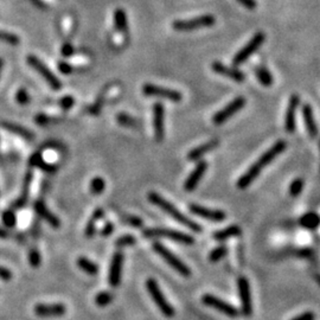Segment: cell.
Here are the masks:
<instances>
[{"instance_id":"cell-1","label":"cell","mask_w":320,"mask_h":320,"mask_svg":"<svg viewBox=\"0 0 320 320\" xmlns=\"http://www.w3.org/2000/svg\"><path fill=\"white\" fill-rule=\"evenodd\" d=\"M287 143L285 140H278L275 144L273 145L269 150H267L261 157L257 159V161L253 166H250L248 171L240 178L237 181V187L239 189H246L247 186H249L250 184L255 180V178L261 173V171L265 169L267 165L272 163L279 154H281L283 151L286 150Z\"/></svg>"},{"instance_id":"cell-2","label":"cell","mask_w":320,"mask_h":320,"mask_svg":"<svg viewBox=\"0 0 320 320\" xmlns=\"http://www.w3.org/2000/svg\"><path fill=\"white\" fill-rule=\"evenodd\" d=\"M148 200H150L152 204H154L156 206L160 207L164 212H166L167 215L172 217L174 221H177L181 226L189 228L190 230H192L194 233H202V227H200L199 224L189 219V217L184 215L183 212H180L172 203H170L169 200H166L164 197H161L159 193L150 192L148 193Z\"/></svg>"},{"instance_id":"cell-3","label":"cell","mask_w":320,"mask_h":320,"mask_svg":"<svg viewBox=\"0 0 320 320\" xmlns=\"http://www.w3.org/2000/svg\"><path fill=\"white\" fill-rule=\"evenodd\" d=\"M143 235L147 239L161 237V239H169L174 242L183 243V245H193L194 239L185 233L178 232V230L167 229V228H147L143 230Z\"/></svg>"},{"instance_id":"cell-4","label":"cell","mask_w":320,"mask_h":320,"mask_svg":"<svg viewBox=\"0 0 320 320\" xmlns=\"http://www.w3.org/2000/svg\"><path fill=\"white\" fill-rule=\"evenodd\" d=\"M145 285H146V289L150 293L152 300L156 303L157 307L160 309V312L163 313V315L166 316V318H172V316H174V314H176L174 308L171 306L169 300L165 298L164 293L161 292L160 287L156 280L152 278L147 279Z\"/></svg>"},{"instance_id":"cell-5","label":"cell","mask_w":320,"mask_h":320,"mask_svg":"<svg viewBox=\"0 0 320 320\" xmlns=\"http://www.w3.org/2000/svg\"><path fill=\"white\" fill-rule=\"evenodd\" d=\"M153 250L156 252L158 255L161 256V259L164 261H166L169 265L172 267L174 270H177L178 273L180 274L184 278H190L191 275V270L189 267H187L185 263H184L179 257H177L174 254L166 248V247L161 245L160 242H154L153 243Z\"/></svg>"},{"instance_id":"cell-6","label":"cell","mask_w":320,"mask_h":320,"mask_svg":"<svg viewBox=\"0 0 320 320\" xmlns=\"http://www.w3.org/2000/svg\"><path fill=\"white\" fill-rule=\"evenodd\" d=\"M216 24V18L212 15H203L199 17L189 19V21H177L174 22L172 26L176 31L187 32L198 30L200 28H209Z\"/></svg>"},{"instance_id":"cell-7","label":"cell","mask_w":320,"mask_h":320,"mask_svg":"<svg viewBox=\"0 0 320 320\" xmlns=\"http://www.w3.org/2000/svg\"><path fill=\"white\" fill-rule=\"evenodd\" d=\"M265 39H266V36L263 32H257V34L254 35V37L247 43L245 47L241 49V50L234 56L233 64L235 65V67H237V65L245 63L250 56L254 55L257 50H259V48L263 44Z\"/></svg>"},{"instance_id":"cell-8","label":"cell","mask_w":320,"mask_h":320,"mask_svg":"<svg viewBox=\"0 0 320 320\" xmlns=\"http://www.w3.org/2000/svg\"><path fill=\"white\" fill-rule=\"evenodd\" d=\"M237 289H239V296L241 301V312L240 314L243 316H252L253 314V300L252 293H250V285L248 279L245 276H241L237 280Z\"/></svg>"},{"instance_id":"cell-9","label":"cell","mask_w":320,"mask_h":320,"mask_svg":"<svg viewBox=\"0 0 320 320\" xmlns=\"http://www.w3.org/2000/svg\"><path fill=\"white\" fill-rule=\"evenodd\" d=\"M28 63L31 65L35 70H37L39 74L42 75V77L48 82L49 85L54 89V90H59L62 88L61 81L56 77L54 72L49 69L38 57H36L34 55H30L28 57Z\"/></svg>"},{"instance_id":"cell-10","label":"cell","mask_w":320,"mask_h":320,"mask_svg":"<svg viewBox=\"0 0 320 320\" xmlns=\"http://www.w3.org/2000/svg\"><path fill=\"white\" fill-rule=\"evenodd\" d=\"M246 105V98L243 96H237L236 98H234L232 102H229L223 110H221L217 112V113L212 117V123L220 126L226 123L228 119H230L234 117L237 112L242 110Z\"/></svg>"},{"instance_id":"cell-11","label":"cell","mask_w":320,"mask_h":320,"mask_svg":"<svg viewBox=\"0 0 320 320\" xmlns=\"http://www.w3.org/2000/svg\"><path fill=\"white\" fill-rule=\"evenodd\" d=\"M202 302L207 307L215 308L227 316H230V318H236V316L240 315V311L235 306L230 305L229 302L224 301V300L217 298V296L212 294H204L202 296Z\"/></svg>"},{"instance_id":"cell-12","label":"cell","mask_w":320,"mask_h":320,"mask_svg":"<svg viewBox=\"0 0 320 320\" xmlns=\"http://www.w3.org/2000/svg\"><path fill=\"white\" fill-rule=\"evenodd\" d=\"M143 93L144 95L150 97H160V98H166V100L173 101V102H179L183 98V95L179 91L173 90V89L169 88H163L158 87V85L146 83L143 87Z\"/></svg>"},{"instance_id":"cell-13","label":"cell","mask_w":320,"mask_h":320,"mask_svg":"<svg viewBox=\"0 0 320 320\" xmlns=\"http://www.w3.org/2000/svg\"><path fill=\"white\" fill-rule=\"evenodd\" d=\"M123 267H124V253L117 252L113 255V257H112L110 274H108V281H110V285L112 287H114V288H117V287L120 286Z\"/></svg>"},{"instance_id":"cell-14","label":"cell","mask_w":320,"mask_h":320,"mask_svg":"<svg viewBox=\"0 0 320 320\" xmlns=\"http://www.w3.org/2000/svg\"><path fill=\"white\" fill-rule=\"evenodd\" d=\"M191 214L196 215L198 217H202V219L210 221V222L220 223L223 222L227 219V214L222 210H212L209 207L197 205V204H191L190 205Z\"/></svg>"},{"instance_id":"cell-15","label":"cell","mask_w":320,"mask_h":320,"mask_svg":"<svg viewBox=\"0 0 320 320\" xmlns=\"http://www.w3.org/2000/svg\"><path fill=\"white\" fill-rule=\"evenodd\" d=\"M67 312V307L63 303H38L35 306L36 315L41 318H55L62 316Z\"/></svg>"},{"instance_id":"cell-16","label":"cell","mask_w":320,"mask_h":320,"mask_svg":"<svg viewBox=\"0 0 320 320\" xmlns=\"http://www.w3.org/2000/svg\"><path fill=\"white\" fill-rule=\"evenodd\" d=\"M165 108L164 105L158 102L153 105V128H154V138L158 143L164 140L165 137Z\"/></svg>"},{"instance_id":"cell-17","label":"cell","mask_w":320,"mask_h":320,"mask_svg":"<svg viewBox=\"0 0 320 320\" xmlns=\"http://www.w3.org/2000/svg\"><path fill=\"white\" fill-rule=\"evenodd\" d=\"M206 170H207L206 161L204 160L198 161L196 166H194V169L192 170V172L189 174V177L186 178L185 183H184V189H185V191H187V192H192V191L198 186V184H199L202 177L205 174Z\"/></svg>"},{"instance_id":"cell-18","label":"cell","mask_w":320,"mask_h":320,"mask_svg":"<svg viewBox=\"0 0 320 320\" xmlns=\"http://www.w3.org/2000/svg\"><path fill=\"white\" fill-rule=\"evenodd\" d=\"M300 96L298 94H293L289 97L288 107L285 117V130L287 133H293L295 131V112L300 104Z\"/></svg>"},{"instance_id":"cell-19","label":"cell","mask_w":320,"mask_h":320,"mask_svg":"<svg viewBox=\"0 0 320 320\" xmlns=\"http://www.w3.org/2000/svg\"><path fill=\"white\" fill-rule=\"evenodd\" d=\"M211 69L217 74L224 76V77L230 78V80L235 82H245L246 81V74L242 72L239 69L228 67V65L221 63V62H214L211 64Z\"/></svg>"},{"instance_id":"cell-20","label":"cell","mask_w":320,"mask_h":320,"mask_svg":"<svg viewBox=\"0 0 320 320\" xmlns=\"http://www.w3.org/2000/svg\"><path fill=\"white\" fill-rule=\"evenodd\" d=\"M35 211L42 220H44L45 222H48L52 228H55V229H57V228H59V226H61V221L57 219V216L54 215V214L48 209L43 200H36Z\"/></svg>"},{"instance_id":"cell-21","label":"cell","mask_w":320,"mask_h":320,"mask_svg":"<svg viewBox=\"0 0 320 320\" xmlns=\"http://www.w3.org/2000/svg\"><path fill=\"white\" fill-rule=\"evenodd\" d=\"M219 145H220V141L217 139L210 140L205 144L199 145V146H197L196 148H193V150H191L189 152V154H187V159H189L190 161L199 160L203 156H205V154L209 153V152L215 150Z\"/></svg>"},{"instance_id":"cell-22","label":"cell","mask_w":320,"mask_h":320,"mask_svg":"<svg viewBox=\"0 0 320 320\" xmlns=\"http://www.w3.org/2000/svg\"><path fill=\"white\" fill-rule=\"evenodd\" d=\"M0 126L4 128V130L9 131L10 133L17 135V137L22 138V139L24 140L31 141L35 139V134L30 130H28V128L21 126V125L9 123V121H3V123H0Z\"/></svg>"},{"instance_id":"cell-23","label":"cell","mask_w":320,"mask_h":320,"mask_svg":"<svg viewBox=\"0 0 320 320\" xmlns=\"http://www.w3.org/2000/svg\"><path fill=\"white\" fill-rule=\"evenodd\" d=\"M302 117H303V121H305V126L306 130L308 132V135L314 139V138L318 137L319 134V130L318 126H316L314 117H313V111L312 107L309 104H303L302 107Z\"/></svg>"},{"instance_id":"cell-24","label":"cell","mask_w":320,"mask_h":320,"mask_svg":"<svg viewBox=\"0 0 320 320\" xmlns=\"http://www.w3.org/2000/svg\"><path fill=\"white\" fill-rule=\"evenodd\" d=\"M32 180H34V173L32 172H29L25 174L24 177V184H23V190H22V193L21 196H19L17 198V200H16L15 203L12 204L11 209H21V207H23L26 204V202H28V198H29V193H30V187H31V183Z\"/></svg>"},{"instance_id":"cell-25","label":"cell","mask_w":320,"mask_h":320,"mask_svg":"<svg viewBox=\"0 0 320 320\" xmlns=\"http://www.w3.org/2000/svg\"><path fill=\"white\" fill-rule=\"evenodd\" d=\"M242 234V230L239 226H229L227 227L226 229L219 230L214 234L212 237L219 242H223V241H227L229 239H233V237H237Z\"/></svg>"},{"instance_id":"cell-26","label":"cell","mask_w":320,"mask_h":320,"mask_svg":"<svg viewBox=\"0 0 320 320\" xmlns=\"http://www.w3.org/2000/svg\"><path fill=\"white\" fill-rule=\"evenodd\" d=\"M103 216L104 211L103 209H101V207H98V209L94 211L93 215H91V219L89 220L87 227H85L84 234L88 239H90V237H93L95 235V233H96V224L101 219H103Z\"/></svg>"},{"instance_id":"cell-27","label":"cell","mask_w":320,"mask_h":320,"mask_svg":"<svg viewBox=\"0 0 320 320\" xmlns=\"http://www.w3.org/2000/svg\"><path fill=\"white\" fill-rule=\"evenodd\" d=\"M300 226L305 229L314 230L320 226V216L315 212H308L300 219Z\"/></svg>"},{"instance_id":"cell-28","label":"cell","mask_w":320,"mask_h":320,"mask_svg":"<svg viewBox=\"0 0 320 320\" xmlns=\"http://www.w3.org/2000/svg\"><path fill=\"white\" fill-rule=\"evenodd\" d=\"M255 76L257 78V81L260 82L262 85L265 87H270L273 84V75L268 69L262 67V65H259V67L255 68Z\"/></svg>"},{"instance_id":"cell-29","label":"cell","mask_w":320,"mask_h":320,"mask_svg":"<svg viewBox=\"0 0 320 320\" xmlns=\"http://www.w3.org/2000/svg\"><path fill=\"white\" fill-rule=\"evenodd\" d=\"M114 25L118 31L127 34L128 32V24H127V16L123 9H118L114 13Z\"/></svg>"},{"instance_id":"cell-30","label":"cell","mask_w":320,"mask_h":320,"mask_svg":"<svg viewBox=\"0 0 320 320\" xmlns=\"http://www.w3.org/2000/svg\"><path fill=\"white\" fill-rule=\"evenodd\" d=\"M77 266L80 267L83 272L89 274V275H96L98 273V267L96 263L90 261L87 257H80V259L77 260Z\"/></svg>"},{"instance_id":"cell-31","label":"cell","mask_w":320,"mask_h":320,"mask_svg":"<svg viewBox=\"0 0 320 320\" xmlns=\"http://www.w3.org/2000/svg\"><path fill=\"white\" fill-rule=\"evenodd\" d=\"M114 296L112 294L111 292H100L97 293L96 296H95V303L98 306V307H105L108 306L110 303L113 301Z\"/></svg>"},{"instance_id":"cell-32","label":"cell","mask_w":320,"mask_h":320,"mask_svg":"<svg viewBox=\"0 0 320 320\" xmlns=\"http://www.w3.org/2000/svg\"><path fill=\"white\" fill-rule=\"evenodd\" d=\"M117 121L119 123V125L124 127H130V128H134L138 126L137 120L131 115H128L126 113H120L117 115Z\"/></svg>"},{"instance_id":"cell-33","label":"cell","mask_w":320,"mask_h":320,"mask_svg":"<svg viewBox=\"0 0 320 320\" xmlns=\"http://www.w3.org/2000/svg\"><path fill=\"white\" fill-rule=\"evenodd\" d=\"M105 187V183L103 180V178L101 177H95L93 178V180L90 181V192L97 196V194H101L103 192Z\"/></svg>"},{"instance_id":"cell-34","label":"cell","mask_w":320,"mask_h":320,"mask_svg":"<svg viewBox=\"0 0 320 320\" xmlns=\"http://www.w3.org/2000/svg\"><path fill=\"white\" fill-rule=\"evenodd\" d=\"M228 253V248L226 246H220L215 248L214 250H211L210 255H209V260L211 262H219L220 260H222L224 256L227 255Z\"/></svg>"},{"instance_id":"cell-35","label":"cell","mask_w":320,"mask_h":320,"mask_svg":"<svg viewBox=\"0 0 320 320\" xmlns=\"http://www.w3.org/2000/svg\"><path fill=\"white\" fill-rule=\"evenodd\" d=\"M0 41L8 43L10 45H18L19 43H21V38H19L17 35L11 34V32L2 31V30H0Z\"/></svg>"},{"instance_id":"cell-36","label":"cell","mask_w":320,"mask_h":320,"mask_svg":"<svg viewBox=\"0 0 320 320\" xmlns=\"http://www.w3.org/2000/svg\"><path fill=\"white\" fill-rule=\"evenodd\" d=\"M2 219H3V223H4L5 227L8 228H13L16 226V223H17V216H16L15 211H13L12 209L4 211L2 215Z\"/></svg>"},{"instance_id":"cell-37","label":"cell","mask_w":320,"mask_h":320,"mask_svg":"<svg viewBox=\"0 0 320 320\" xmlns=\"http://www.w3.org/2000/svg\"><path fill=\"white\" fill-rule=\"evenodd\" d=\"M302 187H303V180L301 179V178H296V179L292 181L291 185H289V194H291L292 197H298L299 194L301 193Z\"/></svg>"},{"instance_id":"cell-38","label":"cell","mask_w":320,"mask_h":320,"mask_svg":"<svg viewBox=\"0 0 320 320\" xmlns=\"http://www.w3.org/2000/svg\"><path fill=\"white\" fill-rule=\"evenodd\" d=\"M135 243H137V239H135L133 235H131V234L123 235L115 241V245L118 247H130L135 245Z\"/></svg>"},{"instance_id":"cell-39","label":"cell","mask_w":320,"mask_h":320,"mask_svg":"<svg viewBox=\"0 0 320 320\" xmlns=\"http://www.w3.org/2000/svg\"><path fill=\"white\" fill-rule=\"evenodd\" d=\"M29 262H30V265H31V267H34V268H38V267L41 266V263H42L41 253H39L36 248L30 249Z\"/></svg>"},{"instance_id":"cell-40","label":"cell","mask_w":320,"mask_h":320,"mask_svg":"<svg viewBox=\"0 0 320 320\" xmlns=\"http://www.w3.org/2000/svg\"><path fill=\"white\" fill-rule=\"evenodd\" d=\"M103 102H104V95L101 94L100 96L96 98V101L94 102V104L91 105V107H89L88 113L91 114V115H98V114H100V112L102 110V105H103Z\"/></svg>"},{"instance_id":"cell-41","label":"cell","mask_w":320,"mask_h":320,"mask_svg":"<svg viewBox=\"0 0 320 320\" xmlns=\"http://www.w3.org/2000/svg\"><path fill=\"white\" fill-rule=\"evenodd\" d=\"M16 100H17L18 103L22 104V105L28 104L30 102V96H29L28 91H26L24 88L19 89V90L17 91V95H16Z\"/></svg>"},{"instance_id":"cell-42","label":"cell","mask_w":320,"mask_h":320,"mask_svg":"<svg viewBox=\"0 0 320 320\" xmlns=\"http://www.w3.org/2000/svg\"><path fill=\"white\" fill-rule=\"evenodd\" d=\"M58 103H59V107H61L62 110L69 111L70 108H72V105H74L75 100H74V97H71V96H64V97H62L61 100H59Z\"/></svg>"},{"instance_id":"cell-43","label":"cell","mask_w":320,"mask_h":320,"mask_svg":"<svg viewBox=\"0 0 320 320\" xmlns=\"http://www.w3.org/2000/svg\"><path fill=\"white\" fill-rule=\"evenodd\" d=\"M43 163H44V161H43L42 154L39 153V152L32 154L31 158H30V160H29L30 166H34V167H41Z\"/></svg>"},{"instance_id":"cell-44","label":"cell","mask_w":320,"mask_h":320,"mask_svg":"<svg viewBox=\"0 0 320 320\" xmlns=\"http://www.w3.org/2000/svg\"><path fill=\"white\" fill-rule=\"evenodd\" d=\"M125 221H126L128 224H131L132 227H135V228H141L144 226L143 220L137 216H126L125 217Z\"/></svg>"},{"instance_id":"cell-45","label":"cell","mask_w":320,"mask_h":320,"mask_svg":"<svg viewBox=\"0 0 320 320\" xmlns=\"http://www.w3.org/2000/svg\"><path fill=\"white\" fill-rule=\"evenodd\" d=\"M35 121H36V124L39 125V126H47V125L51 123V119L49 118L48 115L41 113V114L36 115Z\"/></svg>"},{"instance_id":"cell-46","label":"cell","mask_w":320,"mask_h":320,"mask_svg":"<svg viewBox=\"0 0 320 320\" xmlns=\"http://www.w3.org/2000/svg\"><path fill=\"white\" fill-rule=\"evenodd\" d=\"M0 279L4 280V281H10L12 279V273L11 270H9L5 267L0 266Z\"/></svg>"},{"instance_id":"cell-47","label":"cell","mask_w":320,"mask_h":320,"mask_svg":"<svg viewBox=\"0 0 320 320\" xmlns=\"http://www.w3.org/2000/svg\"><path fill=\"white\" fill-rule=\"evenodd\" d=\"M292 320H315V314L311 311L303 312L302 314L296 315L295 318H293Z\"/></svg>"},{"instance_id":"cell-48","label":"cell","mask_w":320,"mask_h":320,"mask_svg":"<svg viewBox=\"0 0 320 320\" xmlns=\"http://www.w3.org/2000/svg\"><path fill=\"white\" fill-rule=\"evenodd\" d=\"M61 51L64 57H70V56L74 54V47H72L70 43H65L63 47H62Z\"/></svg>"},{"instance_id":"cell-49","label":"cell","mask_w":320,"mask_h":320,"mask_svg":"<svg viewBox=\"0 0 320 320\" xmlns=\"http://www.w3.org/2000/svg\"><path fill=\"white\" fill-rule=\"evenodd\" d=\"M58 69H59V71L62 72V74H65V75L71 74L72 70H74L71 65L68 64V63H65V62H61V63L58 64Z\"/></svg>"},{"instance_id":"cell-50","label":"cell","mask_w":320,"mask_h":320,"mask_svg":"<svg viewBox=\"0 0 320 320\" xmlns=\"http://www.w3.org/2000/svg\"><path fill=\"white\" fill-rule=\"evenodd\" d=\"M237 2H239L241 5L245 6V8L248 9V10H255L256 6H257L256 0H237Z\"/></svg>"},{"instance_id":"cell-51","label":"cell","mask_w":320,"mask_h":320,"mask_svg":"<svg viewBox=\"0 0 320 320\" xmlns=\"http://www.w3.org/2000/svg\"><path fill=\"white\" fill-rule=\"evenodd\" d=\"M113 232H114V226H113V223L110 222V223L105 224L103 228H102L101 235L102 236H110Z\"/></svg>"},{"instance_id":"cell-52","label":"cell","mask_w":320,"mask_h":320,"mask_svg":"<svg viewBox=\"0 0 320 320\" xmlns=\"http://www.w3.org/2000/svg\"><path fill=\"white\" fill-rule=\"evenodd\" d=\"M30 2L39 9H47V5H45V3L43 2V0H30Z\"/></svg>"},{"instance_id":"cell-53","label":"cell","mask_w":320,"mask_h":320,"mask_svg":"<svg viewBox=\"0 0 320 320\" xmlns=\"http://www.w3.org/2000/svg\"><path fill=\"white\" fill-rule=\"evenodd\" d=\"M8 236H9V234L4 229V228H0V239H8Z\"/></svg>"},{"instance_id":"cell-54","label":"cell","mask_w":320,"mask_h":320,"mask_svg":"<svg viewBox=\"0 0 320 320\" xmlns=\"http://www.w3.org/2000/svg\"><path fill=\"white\" fill-rule=\"evenodd\" d=\"M3 67H4V61H3V58H0V72H2Z\"/></svg>"}]
</instances>
